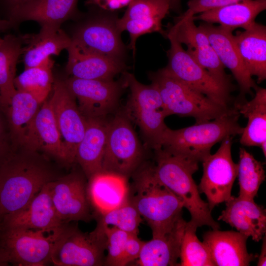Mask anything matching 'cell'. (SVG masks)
Instances as JSON below:
<instances>
[{
  "label": "cell",
  "instance_id": "obj_16",
  "mask_svg": "<svg viewBox=\"0 0 266 266\" xmlns=\"http://www.w3.org/2000/svg\"><path fill=\"white\" fill-rule=\"evenodd\" d=\"M83 172L73 171L51 182V195L56 211L64 223L90 221L93 218Z\"/></svg>",
  "mask_w": 266,
  "mask_h": 266
},
{
  "label": "cell",
  "instance_id": "obj_37",
  "mask_svg": "<svg viewBox=\"0 0 266 266\" xmlns=\"http://www.w3.org/2000/svg\"><path fill=\"white\" fill-rule=\"evenodd\" d=\"M102 226H113L128 233L138 234L142 217L129 200L122 205L103 214L95 217Z\"/></svg>",
  "mask_w": 266,
  "mask_h": 266
},
{
  "label": "cell",
  "instance_id": "obj_31",
  "mask_svg": "<svg viewBox=\"0 0 266 266\" xmlns=\"http://www.w3.org/2000/svg\"><path fill=\"white\" fill-rule=\"evenodd\" d=\"M249 101L235 103L233 107L248 119L241 134L240 143L245 146L261 147L266 156V89L258 87Z\"/></svg>",
  "mask_w": 266,
  "mask_h": 266
},
{
  "label": "cell",
  "instance_id": "obj_4",
  "mask_svg": "<svg viewBox=\"0 0 266 266\" xmlns=\"http://www.w3.org/2000/svg\"><path fill=\"white\" fill-rule=\"evenodd\" d=\"M240 114L233 107L229 113L214 120L178 130L166 128L161 148L166 151L197 162L210 154L211 148L228 136L241 134Z\"/></svg>",
  "mask_w": 266,
  "mask_h": 266
},
{
  "label": "cell",
  "instance_id": "obj_13",
  "mask_svg": "<svg viewBox=\"0 0 266 266\" xmlns=\"http://www.w3.org/2000/svg\"><path fill=\"white\" fill-rule=\"evenodd\" d=\"M64 82L78 101L86 118H104L117 108L123 90L127 87L123 76L119 80H94L71 76Z\"/></svg>",
  "mask_w": 266,
  "mask_h": 266
},
{
  "label": "cell",
  "instance_id": "obj_27",
  "mask_svg": "<svg viewBox=\"0 0 266 266\" xmlns=\"http://www.w3.org/2000/svg\"><path fill=\"white\" fill-rule=\"evenodd\" d=\"M29 150L38 151L63 166H69L49 100L42 103L35 117Z\"/></svg>",
  "mask_w": 266,
  "mask_h": 266
},
{
  "label": "cell",
  "instance_id": "obj_14",
  "mask_svg": "<svg viewBox=\"0 0 266 266\" xmlns=\"http://www.w3.org/2000/svg\"><path fill=\"white\" fill-rule=\"evenodd\" d=\"M52 90L49 100L70 166L75 163L76 148L84 135L87 120L64 80L54 79Z\"/></svg>",
  "mask_w": 266,
  "mask_h": 266
},
{
  "label": "cell",
  "instance_id": "obj_35",
  "mask_svg": "<svg viewBox=\"0 0 266 266\" xmlns=\"http://www.w3.org/2000/svg\"><path fill=\"white\" fill-rule=\"evenodd\" d=\"M237 176L238 196L254 199L266 178L264 163L256 160L244 148H240Z\"/></svg>",
  "mask_w": 266,
  "mask_h": 266
},
{
  "label": "cell",
  "instance_id": "obj_33",
  "mask_svg": "<svg viewBox=\"0 0 266 266\" xmlns=\"http://www.w3.org/2000/svg\"><path fill=\"white\" fill-rule=\"evenodd\" d=\"M24 44V35L7 34L0 40V102L3 110L16 91V66Z\"/></svg>",
  "mask_w": 266,
  "mask_h": 266
},
{
  "label": "cell",
  "instance_id": "obj_36",
  "mask_svg": "<svg viewBox=\"0 0 266 266\" xmlns=\"http://www.w3.org/2000/svg\"><path fill=\"white\" fill-rule=\"evenodd\" d=\"M197 228L187 222L182 236L180 266H215L206 245L196 235Z\"/></svg>",
  "mask_w": 266,
  "mask_h": 266
},
{
  "label": "cell",
  "instance_id": "obj_21",
  "mask_svg": "<svg viewBox=\"0 0 266 266\" xmlns=\"http://www.w3.org/2000/svg\"><path fill=\"white\" fill-rule=\"evenodd\" d=\"M128 179L101 171L87 180V197L94 218L116 208L128 200Z\"/></svg>",
  "mask_w": 266,
  "mask_h": 266
},
{
  "label": "cell",
  "instance_id": "obj_42",
  "mask_svg": "<svg viewBox=\"0 0 266 266\" xmlns=\"http://www.w3.org/2000/svg\"><path fill=\"white\" fill-rule=\"evenodd\" d=\"M135 0H87L85 5L99 9L108 11L116 12L118 10L128 7Z\"/></svg>",
  "mask_w": 266,
  "mask_h": 266
},
{
  "label": "cell",
  "instance_id": "obj_15",
  "mask_svg": "<svg viewBox=\"0 0 266 266\" xmlns=\"http://www.w3.org/2000/svg\"><path fill=\"white\" fill-rule=\"evenodd\" d=\"M194 16L183 13L176 17L166 30L172 33L186 51L201 67L222 83L232 86L229 75L219 60L207 35L195 23Z\"/></svg>",
  "mask_w": 266,
  "mask_h": 266
},
{
  "label": "cell",
  "instance_id": "obj_20",
  "mask_svg": "<svg viewBox=\"0 0 266 266\" xmlns=\"http://www.w3.org/2000/svg\"><path fill=\"white\" fill-rule=\"evenodd\" d=\"M207 35L218 58L236 80L242 94H250L258 86L248 71L231 29L203 22L199 26Z\"/></svg>",
  "mask_w": 266,
  "mask_h": 266
},
{
  "label": "cell",
  "instance_id": "obj_28",
  "mask_svg": "<svg viewBox=\"0 0 266 266\" xmlns=\"http://www.w3.org/2000/svg\"><path fill=\"white\" fill-rule=\"evenodd\" d=\"M23 57L25 68L41 64L51 55H59L71 44V39L61 28L41 27L38 33L24 35Z\"/></svg>",
  "mask_w": 266,
  "mask_h": 266
},
{
  "label": "cell",
  "instance_id": "obj_8",
  "mask_svg": "<svg viewBox=\"0 0 266 266\" xmlns=\"http://www.w3.org/2000/svg\"><path fill=\"white\" fill-rule=\"evenodd\" d=\"M106 242L104 227L97 224L93 231L84 233L76 225L68 223L55 243L51 264L56 266H104Z\"/></svg>",
  "mask_w": 266,
  "mask_h": 266
},
{
  "label": "cell",
  "instance_id": "obj_47",
  "mask_svg": "<svg viewBox=\"0 0 266 266\" xmlns=\"http://www.w3.org/2000/svg\"><path fill=\"white\" fill-rule=\"evenodd\" d=\"M173 1V3L175 7V8H177L178 6V4L179 3L180 0H172Z\"/></svg>",
  "mask_w": 266,
  "mask_h": 266
},
{
  "label": "cell",
  "instance_id": "obj_30",
  "mask_svg": "<svg viewBox=\"0 0 266 266\" xmlns=\"http://www.w3.org/2000/svg\"><path fill=\"white\" fill-rule=\"evenodd\" d=\"M186 223L183 219L170 232L145 242L136 265L179 266L180 248Z\"/></svg>",
  "mask_w": 266,
  "mask_h": 266
},
{
  "label": "cell",
  "instance_id": "obj_38",
  "mask_svg": "<svg viewBox=\"0 0 266 266\" xmlns=\"http://www.w3.org/2000/svg\"><path fill=\"white\" fill-rule=\"evenodd\" d=\"M104 227L107 239V251L104 266H123L125 244L129 233L115 227Z\"/></svg>",
  "mask_w": 266,
  "mask_h": 266
},
{
  "label": "cell",
  "instance_id": "obj_39",
  "mask_svg": "<svg viewBox=\"0 0 266 266\" xmlns=\"http://www.w3.org/2000/svg\"><path fill=\"white\" fill-rule=\"evenodd\" d=\"M245 0H189L187 3L188 9L184 13L195 16L197 14Z\"/></svg>",
  "mask_w": 266,
  "mask_h": 266
},
{
  "label": "cell",
  "instance_id": "obj_44",
  "mask_svg": "<svg viewBox=\"0 0 266 266\" xmlns=\"http://www.w3.org/2000/svg\"><path fill=\"white\" fill-rule=\"evenodd\" d=\"M266 234L264 235L262 239H263L262 245L260 254L258 257L257 266H266Z\"/></svg>",
  "mask_w": 266,
  "mask_h": 266
},
{
  "label": "cell",
  "instance_id": "obj_40",
  "mask_svg": "<svg viewBox=\"0 0 266 266\" xmlns=\"http://www.w3.org/2000/svg\"><path fill=\"white\" fill-rule=\"evenodd\" d=\"M14 151L6 116L0 102V166Z\"/></svg>",
  "mask_w": 266,
  "mask_h": 266
},
{
  "label": "cell",
  "instance_id": "obj_41",
  "mask_svg": "<svg viewBox=\"0 0 266 266\" xmlns=\"http://www.w3.org/2000/svg\"><path fill=\"white\" fill-rule=\"evenodd\" d=\"M144 242L137 234L129 233L125 244L123 266L138 259Z\"/></svg>",
  "mask_w": 266,
  "mask_h": 266
},
{
  "label": "cell",
  "instance_id": "obj_25",
  "mask_svg": "<svg viewBox=\"0 0 266 266\" xmlns=\"http://www.w3.org/2000/svg\"><path fill=\"white\" fill-rule=\"evenodd\" d=\"M66 71L71 76L85 79L113 80L127 71L125 61L81 50L72 43L67 49Z\"/></svg>",
  "mask_w": 266,
  "mask_h": 266
},
{
  "label": "cell",
  "instance_id": "obj_7",
  "mask_svg": "<svg viewBox=\"0 0 266 266\" xmlns=\"http://www.w3.org/2000/svg\"><path fill=\"white\" fill-rule=\"evenodd\" d=\"M144 151L124 111L108 120L102 171L129 179L142 164Z\"/></svg>",
  "mask_w": 266,
  "mask_h": 266
},
{
  "label": "cell",
  "instance_id": "obj_9",
  "mask_svg": "<svg viewBox=\"0 0 266 266\" xmlns=\"http://www.w3.org/2000/svg\"><path fill=\"white\" fill-rule=\"evenodd\" d=\"M67 224L51 230L0 228V245L9 264L20 266L51 264L55 243Z\"/></svg>",
  "mask_w": 266,
  "mask_h": 266
},
{
  "label": "cell",
  "instance_id": "obj_23",
  "mask_svg": "<svg viewBox=\"0 0 266 266\" xmlns=\"http://www.w3.org/2000/svg\"><path fill=\"white\" fill-rule=\"evenodd\" d=\"M218 220L226 222L256 242L266 234V209L254 199L231 196L226 201V208Z\"/></svg>",
  "mask_w": 266,
  "mask_h": 266
},
{
  "label": "cell",
  "instance_id": "obj_1",
  "mask_svg": "<svg viewBox=\"0 0 266 266\" xmlns=\"http://www.w3.org/2000/svg\"><path fill=\"white\" fill-rule=\"evenodd\" d=\"M60 176L41 153L24 148L15 150L0 166V222L25 207L45 185Z\"/></svg>",
  "mask_w": 266,
  "mask_h": 266
},
{
  "label": "cell",
  "instance_id": "obj_34",
  "mask_svg": "<svg viewBox=\"0 0 266 266\" xmlns=\"http://www.w3.org/2000/svg\"><path fill=\"white\" fill-rule=\"evenodd\" d=\"M53 66L54 61L49 58L38 66L25 68L14 79L16 89L30 94L42 104L52 90Z\"/></svg>",
  "mask_w": 266,
  "mask_h": 266
},
{
  "label": "cell",
  "instance_id": "obj_22",
  "mask_svg": "<svg viewBox=\"0 0 266 266\" xmlns=\"http://www.w3.org/2000/svg\"><path fill=\"white\" fill-rule=\"evenodd\" d=\"M41 104L30 94L16 90L4 109L14 151L30 149L34 120Z\"/></svg>",
  "mask_w": 266,
  "mask_h": 266
},
{
  "label": "cell",
  "instance_id": "obj_18",
  "mask_svg": "<svg viewBox=\"0 0 266 266\" xmlns=\"http://www.w3.org/2000/svg\"><path fill=\"white\" fill-rule=\"evenodd\" d=\"M78 0H33L14 7L2 18L9 21L13 28L27 21L36 22L41 27L59 28L64 22L80 17Z\"/></svg>",
  "mask_w": 266,
  "mask_h": 266
},
{
  "label": "cell",
  "instance_id": "obj_46",
  "mask_svg": "<svg viewBox=\"0 0 266 266\" xmlns=\"http://www.w3.org/2000/svg\"><path fill=\"white\" fill-rule=\"evenodd\" d=\"M9 264L4 251L0 245V266H8Z\"/></svg>",
  "mask_w": 266,
  "mask_h": 266
},
{
  "label": "cell",
  "instance_id": "obj_6",
  "mask_svg": "<svg viewBox=\"0 0 266 266\" xmlns=\"http://www.w3.org/2000/svg\"><path fill=\"white\" fill-rule=\"evenodd\" d=\"M122 74L130 90L124 111L139 127L147 147L153 150L158 149L167 127L164 120L168 116L159 92L152 83L145 85L139 82L133 74L127 71Z\"/></svg>",
  "mask_w": 266,
  "mask_h": 266
},
{
  "label": "cell",
  "instance_id": "obj_32",
  "mask_svg": "<svg viewBox=\"0 0 266 266\" xmlns=\"http://www.w3.org/2000/svg\"><path fill=\"white\" fill-rule=\"evenodd\" d=\"M266 8V0H249L213 9L194 16V20L219 24L233 31L245 29L255 22L257 16Z\"/></svg>",
  "mask_w": 266,
  "mask_h": 266
},
{
  "label": "cell",
  "instance_id": "obj_5",
  "mask_svg": "<svg viewBox=\"0 0 266 266\" xmlns=\"http://www.w3.org/2000/svg\"><path fill=\"white\" fill-rule=\"evenodd\" d=\"M149 78L158 90L168 116L192 117L199 124L221 117L233 109L213 101L169 74L164 68L149 73Z\"/></svg>",
  "mask_w": 266,
  "mask_h": 266
},
{
  "label": "cell",
  "instance_id": "obj_2",
  "mask_svg": "<svg viewBox=\"0 0 266 266\" xmlns=\"http://www.w3.org/2000/svg\"><path fill=\"white\" fill-rule=\"evenodd\" d=\"M131 177L128 200L151 228L152 238L171 231L183 219L182 200L156 178L152 162H143Z\"/></svg>",
  "mask_w": 266,
  "mask_h": 266
},
{
  "label": "cell",
  "instance_id": "obj_10",
  "mask_svg": "<svg viewBox=\"0 0 266 266\" xmlns=\"http://www.w3.org/2000/svg\"><path fill=\"white\" fill-rule=\"evenodd\" d=\"M164 37L170 43L167 51L168 64L164 68L165 70L216 103L230 107L232 86L222 83L198 64L172 33L166 30Z\"/></svg>",
  "mask_w": 266,
  "mask_h": 266
},
{
  "label": "cell",
  "instance_id": "obj_17",
  "mask_svg": "<svg viewBox=\"0 0 266 266\" xmlns=\"http://www.w3.org/2000/svg\"><path fill=\"white\" fill-rule=\"evenodd\" d=\"M175 7L172 0H135L127 7L121 18L117 21V27L122 33H129L128 47L133 54L137 38L141 35L158 32L165 36L162 20Z\"/></svg>",
  "mask_w": 266,
  "mask_h": 266
},
{
  "label": "cell",
  "instance_id": "obj_12",
  "mask_svg": "<svg viewBox=\"0 0 266 266\" xmlns=\"http://www.w3.org/2000/svg\"><path fill=\"white\" fill-rule=\"evenodd\" d=\"M233 137L231 136L223 139L218 150L214 154L207 156L201 162L203 174L198 188L200 193L205 195L211 211L232 196L238 167L232 157Z\"/></svg>",
  "mask_w": 266,
  "mask_h": 266
},
{
  "label": "cell",
  "instance_id": "obj_43",
  "mask_svg": "<svg viewBox=\"0 0 266 266\" xmlns=\"http://www.w3.org/2000/svg\"><path fill=\"white\" fill-rule=\"evenodd\" d=\"M31 0H0V17H3L14 7Z\"/></svg>",
  "mask_w": 266,
  "mask_h": 266
},
{
  "label": "cell",
  "instance_id": "obj_29",
  "mask_svg": "<svg viewBox=\"0 0 266 266\" xmlns=\"http://www.w3.org/2000/svg\"><path fill=\"white\" fill-rule=\"evenodd\" d=\"M242 61L251 76L260 83L266 79V27L255 22L234 35Z\"/></svg>",
  "mask_w": 266,
  "mask_h": 266
},
{
  "label": "cell",
  "instance_id": "obj_26",
  "mask_svg": "<svg viewBox=\"0 0 266 266\" xmlns=\"http://www.w3.org/2000/svg\"><path fill=\"white\" fill-rule=\"evenodd\" d=\"M86 120L84 135L76 148L75 163L80 166L88 180L102 171L108 120L106 117Z\"/></svg>",
  "mask_w": 266,
  "mask_h": 266
},
{
  "label": "cell",
  "instance_id": "obj_24",
  "mask_svg": "<svg viewBox=\"0 0 266 266\" xmlns=\"http://www.w3.org/2000/svg\"><path fill=\"white\" fill-rule=\"evenodd\" d=\"M248 238L238 232L213 229L204 233L202 242L215 266H247L255 258L247 251Z\"/></svg>",
  "mask_w": 266,
  "mask_h": 266
},
{
  "label": "cell",
  "instance_id": "obj_11",
  "mask_svg": "<svg viewBox=\"0 0 266 266\" xmlns=\"http://www.w3.org/2000/svg\"><path fill=\"white\" fill-rule=\"evenodd\" d=\"M91 7L96 13L75 28L70 36L72 44L84 51L124 61L126 49L117 27L116 12Z\"/></svg>",
  "mask_w": 266,
  "mask_h": 266
},
{
  "label": "cell",
  "instance_id": "obj_45",
  "mask_svg": "<svg viewBox=\"0 0 266 266\" xmlns=\"http://www.w3.org/2000/svg\"><path fill=\"white\" fill-rule=\"evenodd\" d=\"M12 28H13V26L9 21L0 17V33ZM1 39V37L0 36V40Z\"/></svg>",
  "mask_w": 266,
  "mask_h": 266
},
{
  "label": "cell",
  "instance_id": "obj_19",
  "mask_svg": "<svg viewBox=\"0 0 266 266\" xmlns=\"http://www.w3.org/2000/svg\"><path fill=\"white\" fill-rule=\"evenodd\" d=\"M66 223L59 218L54 206L50 182L25 207L5 216L0 222V228L51 230Z\"/></svg>",
  "mask_w": 266,
  "mask_h": 266
},
{
  "label": "cell",
  "instance_id": "obj_3",
  "mask_svg": "<svg viewBox=\"0 0 266 266\" xmlns=\"http://www.w3.org/2000/svg\"><path fill=\"white\" fill-rule=\"evenodd\" d=\"M154 173L162 184L167 187L183 202L189 211L188 222L198 228L207 226L219 229L220 224L212 216L208 204L200 197V192L193 175L199 169V163L171 154L162 148L154 150Z\"/></svg>",
  "mask_w": 266,
  "mask_h": 266
}]
</instances>
